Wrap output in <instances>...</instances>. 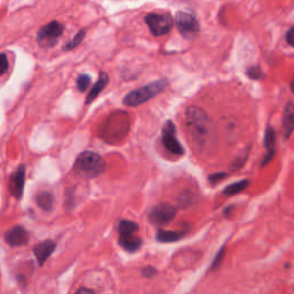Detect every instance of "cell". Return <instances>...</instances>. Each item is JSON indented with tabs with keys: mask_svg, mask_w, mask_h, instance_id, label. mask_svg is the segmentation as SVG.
<instances>
[{
	"mask_svg": "<svg viewBox=\"0 0 294 294\" xmlns=\"http://www.w3.org/2000/svg\"><path fill=\"white\" fill-rule=\"evenodd\" d=\"M185 125L193 144L200 151L209 149L215 144V125L201 108L191 106L185 110Z\"/></svg>",
	"mask_w": 294,
	"mask_h": 294,
	"instance_id": "6da1fadb",
	"label": "cell"
},
{
	"mask_svg": "<svg viewBox=\"0 0 294 294\" xmlns=\"http://www.w3.org/2000/svg\"><path fill=\"white\" fill-rule=\"evenodd\" d=\"M106 169V162L98 153L86 151L83 152L76 160L74 170L78 176L86 179H93L102 175Z\"/></svg>",
	"mask_w": 294,
	"mask_h": 294,
	"instance_id": "7a4b0ae2",
	"label": "cell"
},
{
	"mask_svg": "<svg viewBox=\"0 0 294 294\" xmlns=\"http://www.w3.org/2000/svg\"><path fill=\"white\" fill-rule=\"evenodd\" d=\"M167 84L168 83H167L166 79H159V81L149 83V84L144 85L142 88L133 90V91L128 93L123 102H124V105L130 107L142 105V103L148 101V100H151L165 91Z\"/></svg>",
	"mask_w": 294,
	"mask_h": 294,
	"instance_id": "3957f363",
	"label": "cell"
},
{
	"mask_svg": "<svg viewBox=\"0 0 294 294\" xmlns=\"http://www.w3.org/2000/svg\"><path fill=\"white\" fill-rule=\"evenodd\" d=\"M145 22L151 32L156 37L167 35L175 24V20L169 13H151L145 16Z\"/></svg>",
	"mask_w": 294,
	"mask_h": 294,
	"instance_id": "277c9868",
	"label": "cell"
},
{
	"mask_svg": "<svg viewBox=\"0 0 294 294\" xmlns=\"http://www.w3.org/2000/svg\"><path fill=\"white\" fill-rule=\"evenodd\" d=\"M65 25L59 21H51L48 24L42 26L37 33V43L44 49L54 46L58 43V39L61 37Z\"/></svg>",
	"mask_w": 294,
	"mask_h": 294,
	"instance_id": "5b68a950",
	"label": "cell"
},
{
	"mask_svg": "<svg viewBox=\"0 0 294 294\" xmlns=\"http://www.w3.org/2000/svg\"><path fill=\"white\" fill-rule=\"evenodd\" d=\"M177 210L172 205L168 202H161L154 206L149 213V220L154 225L165 226L176 217Z\"/></svg>",
	"mask_w": 294,
	"mask_h": 294,
	"instance_id": "8992f818",
	"label": "cell"
},
{
	"mask_svg": "<svg viewBox=\"0 0 294 294\" xmlns=\"http://www.w3.org/2000/svg\"><path fill=\"white\" fill-rule=\"evenodd\" d=\"M175 22L177 29L186 38H193L200 31V24L195 15L186 12H178L176 14Z\"/></svg>",
	"mask_w": 294,
	"mask_h": 294,
	"instance_id": "52a82bcc",
	"label": "cell"
},
{
	"mask_svg": "<svg viewBox=\"0 0 294 294\" xmlns=\"http://www.w3.org/2000/svg\"><path fill=\"white\" fill-rule=\"evenodd\" d=\"M162 143L163 146H165L170 153H172V154H184L183 146L180 145L179 140L177 138L176 126L173 124V122L170 121V120H168V121L165 123V125H163L162 128Z\"/></svg>",
	"mask_w": 294,
	"mask_h": 294,
	"instance_id": "ba28073f",
	"label": "cell"
},
{
	"mask_svg": "<svg viewBox=\"0 0 294 294\" xmlns=\"http://www.w3.org/2000/svg\"><path fill=\"white\" fill-rule=\"evenodd\" d=\"M5 240L9 246L21 247L29 243V233L23 226L16 225L6 231Z\"/></svg>",
	"mask_w": 294,
	"mask_h": 294,
	"instance_id": "9c48e42d",
	"label": "cell"
},
{
	"mask_svg": "<svg viewBox=\"0 0 294 294\" xmlns=\"http://www.w3.org/2000/svg\"><path fill=\"white\" fill-rule=\"evenodd\" d=\"M25 182V167L21 165L15 169L9 179V191L15 199H21Z\"/></svg>",
	"mask_w": 294,
	"mask_h": 294,
	"instance_id": "30bf717a",
	"label": "cell"
},
{
	"mask_svg": "<svg viewBox=\"0 0 294 294\" xmlns=\"http://www.w3.org/2000/svg\"><path fill=\"white\" fill-rule=\"evenodd\" d=\"M263 144H265L267 153H266L265 158L262 159L261 167H265L268 165L270 161H272V159L275 158V154H276V149H275L276 132H275V129H273L272 126H268V128L266 129L265 138H263Z\"/></svg>",
	"mask_w": 294,
	"mask_h": 294,
	"instance_id": "8fae6325",
	"label": "cell"
},
{
	"mask_svg": "<svg viewBox=\"0 0 294 294\" xmlns=\"http://www.w3.org/2000/svg\"><path fill=\"white\" fill-rule=\"evenodd\" d=\"M55 243L51 239H46L44 242H41L33 247V254H35L36 260L38 261L39 266H43L46 262V260L52 255L55 250Z\"/></svg>",
	"mask_w": 294,
	"mask_h": 294,
	"instance_id": "7c38bea8",
	"label": "cell"
},
{
	"mask_svg": "<svg viewBox=\"0 0 294 294\" xmlns=\"http://www.w3.org/2000/svg\"><path fill=\"white\" fill-rule=\"evenodd\" d=\"M294 131V103L287 102L283 114V135L284 138H290Z\"/></svg>",
	"mask_w": 294,
	"mask_h": 294,
	"instance_id": "4fadbf2b",
	"label": "cell"
},
{
	"mask_svg": "<svg viewBox=\"0 0 294 294\" xmlns=\"http://www.w3.org/2000/svg\"><path fill=\"white\" fill-rule=\"evenodd\" d=\"M108 82H109L108 75H107L106 73H100L98 81L93 84L91 91L89 92L88 97H86V105H89L90 102H92L93 100L99 96V93L106 88V85L108 84Z\"/></svg>",
	"mask_w": 294,
	"mask_h": 294,
	"instance_id": "5bb4252c",
	"label": "cell"
},
{
	"mask_svg": "<svg viewBox=\"0 0 294 294\" xmlns=\"http://www.w3.org/2000/svg\"><path fill=\"white\" fill-rule=\"evenodd\" d=\"M142 239H140L139 237H136L135 235L119 237V245L130 253L138 250L140 247H142Z\"/></svg>",
	"mask_w": 294,
	"mask_h": 294,
	"instance_id": "9a60e30c",
	"label": "cell"
},
{
	"mask_svg": "<svg viewBox=\"0 0 294 294\" xmlns=\"http://www.w3.org/2000/svg\"><path fill=\"white\" fill-rule=\"evenodd\" d=\"M37 205L45 212H51L54 206V196L49 192H41L36 196Z\"/></svg>",
	"mask_w": 294,
	"mask_h": 294,
	"instance_id": "2e32d148",
	"label": "cell"
},
{
	"mask_svg": "<svg viewBox=\"0 0 294 294\" xmlns=\"http://www.w3.org/2000/svg\"><path fill=\"white\" fill-rule=\"evenodd\" d=\"M139 226L137 223L130 220H121L118 224V231L120 236H131L138 231Z\"/></svg>",
	"mask_w": 294,
	"mask_h": 294,
	"instance_id": "e0dca14e",
	"label": "cell"
},
{
	"mask_svg": "<svg viewBox=\"0 0 294 294\" xmlns=\"http://www.w3.org/2000/svg\"><path fill=\"white\" fill-rule=\"evenodd\" d=\"M184 236V232L182 231H169V230H159L158 235H156V239L161 243H173L178 242L179 239H182Z\"/></svg>",
	"mask_w": 294,
	"mask_h": 294,
	"instance_id": "ac0fdd59",
	"label": "cell"
},
{
	"mask_svg": "<svg viewBox=\"0 0 294 294\" xmlns=\"http://www.w3.org/2000/svg\"><path fill=\"white\" fill-rule=\"evenodd\" d=\"M249 185V180L247 179H243V180H239V182H236L231 184V185L226 186L225 190H224V195L225 196H235V195H238V193L243 192L244 190L247 189V186Z\"/></svg>",
	"mask_w": 294,
	"mask_h": 294,
	"instance_id": "d6986e66",
	"label": "cell"
},
{
	"mask_svg": "<svg viewBox=\"0 0 294 294\" xmlns=\"http://www.w3.org/2000/svg\"><path fill=\"white\" fill-rule=\"evenodd\" d=\"M84 38H85V30H81V31L76 33V36L74 37L73 39H70V41L63 46V51H72V49H76L83 41H84Z\"/></svg>",
	"mask_w": 294,
	"mask_h": 294,
	"instance_id": "ffe728a7",
	"label": "cell"
},
{
	"mask_svg": "<svg viewBox=\"0 0 294 294\" xmlns=\"http://www.w3.org/2000/svg\"><path fill=\"white\" fill-rule=\"evenodd\" d=\"M90 84H91V77L86 74H82V75L78 76L77 78V88L81 92H84L86 89L89 88Z\"/></svg>",
	"mask_w": 294,
	"mask_h": 294,
	"instance_id": "44dd1931",
	"label": "cell"
},
{
	"mask_svg": "<svg viewBox=\"0 0 294 294\" xmlns=\"http://www.w3.org/2000/svg\"><path fill=\"white\" fill-rule=\"evenodd\" d=\"M247 76H248L250 79H261L263 77V73L259 67H249V68L247 69Z\"/></svg>",
	"mask_w": 294,
	"mask_h": 294,
	"instance_id": "7402d4cb",
	"label": "cell"
},
{
	"mask_svg": "<svg viewBox=\"0 0 294 294\" xmlns=\"http://www.w3.org/2000/svg\"><path fill=\"white\" fill-rule=\"evenodd\" d=\"M247 159H248V153L245 156H240V158H237L233 160V162L231 163V169L233 170V172H236V170H238L242 168V167L245 165Z\"/></svg>",
	"mask_w": 294,
	"mask_h": 294,
	"instance_id": "603a6c76",
	"label": "cell"
},
{
	"mask_svg": "<svg viewBox=\"0 0 294 294\" xmlns=\"http://www.w3.org/2000/svg\"><path fill=\"white\" fill-rule=\"evenodd\" d=\"M0 62H1V65H0V75H5L6 72L8 70V60L7 56H6L5 53H2L1 54V60H0Z\"/></svg>",
	"mask_w": 294,
	"mask_h": 294,
	"instance_id": "cb8c5ba5",
	"label": "cell"
},
{
	"mask_svg": "<svg viewBox=\"0 0 294 294\" xmlns=\"http://www.w3.org/2000/svg\"><path fill=\"white\" fill-rule=\"evenodd\" d=\"M224 250H225V247H222L220 252L217 253L215 260H214V262H213V269H215V268H217V267L220 266V261H222V260H223V256H224Z\"/></svg>",
	"mask_w": 294,
	"mask_h": 294,
	"instance_id": "d4e9b609",
	"label": "cell"
},
{
	"mask_svg": "<svg viewBox=\"0 0 294 294\" xmlns=\"http://www.w3.org/2000/svg\"><path fill=\"white\" fill-rule=\"evenodd\" d=\"M226 173L225 172H217V173H214V175H212V176H209V182L210 183H213V184H215V183H217V182H220V180H222V179H224V178H226Z\"/></svg>",
	"mask_w": 294,
	"mask_h": 294,
	"instance_id": "484cf974",
	"label": "cell"
},
{
	"mask_svg": "<svg viewBox=\"0 0 294 294\" xmlns=\"http://www.w3.org/2000/svg\"><path fill=\"white\" fill-rule=\"evenodd\" d=\"M156 272H158V271H156V269L152 266L145 267V268L142 270L143 276H145V277H153V276L156 275Z\"/></svg>",
	"mask_w": 294,
	"mask_h": 294,
	"instance_id": "4316f807",
	"label": "cell"
},
{
	"mask_svg": "<svg viewBox=\"0 0 294 294\" xmlns=\"http://www.w3.org/2000/svg\"><path fill=\"white\" fill-rule=\"evenodd\" d=\"M286 42L287 44L294 48V26L289 29V31L286 32Z\"/></svg>",
	"mask_w": 294,
	"mask_h": 294,
	"instance_id": "83f0119b",
	"label": "cell"
},
{
	"mask_svg": "<svg viewBox=\"0 0 294 294\" xmlns=\"http://www.w3.org/2000/svg\"><path fill=\"white\" fill-rule=\"evenodd\" d=\"M75 294H95L92 290L88 289V287H81V289L76 291Z\"/></svg>",
	"mask_w": 294,
	"mask_h": 294,
	"instance_id": "f1b7e54d",
	"label": "cell"
},
{
	"mask_svg": "<svg viewBox=\"0 0 294 294\" xmlns=\"http://www.w3.org/2000/svg\"><path fill=\"white\" fill-rule=\"evenodd\" d=\"M290 88H291V90H292V92H294V77L292 78V81H291V83H290Z\"/></svg>",
	"mask_w": 294,
	"mask_h": 294,
	"instance_id": "f546056e",
	"label": "cell"
}]
</instances>
